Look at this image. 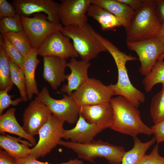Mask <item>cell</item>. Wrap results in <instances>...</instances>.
<instances>
[{
  "label": "cell",
  "instance_id": "836d02e7",
  "mask_svg": "<svg viewBox=\"0 0 164 164\" xmlns=\"http://www.w3.org/2000/svg\"><path fill=\"white\" fill-rule=\"evenodd\" d=\"M17 14L12 4L6 0H0V19L4 17L14 16Z\"/></svg>",
  "mask_w": 164,
  "mask_h": 164
},
{
  "label": "cell",
  "instance_id": "8992f818",
  "mask_svg": "<svg viewBox=\"0 0 164 164\" xmlns=\"http://www.w3.org/2000/svg\"><path fill=\"white\" fill-rule=\"evenodd\" d=\"M65 122L52 114L47 122L39 130V140L31 149L28 157L38 159L43 157L54 148L62 138Z\"/></svg>",
  "mask_w": 164,
  "mask_h": 164
},
{
  "label": "cell",
  "instance_id": "1f68e13d",
  "mask_svg": "<svg viewBox=\"0 0 164 164\" xmlns=\"http://www.w3.org/2000/svg\"><path fill=\"white\" fill-rule=\"evenodd\" d=\"M11 89L9 88L0 91V115L2 114L4 111L11 105L16 106L23 101L21 98L12 100L11 96L8 92Z\"/></svg>",
  "mask_w": 164,
  "mask_h": 164
},
{
  "label": "cell",
  "instance_id": "9a60e30c",
  "mask_svg": "<svg viewBox=\"0 0 164 164\" xmlns=\"http://www.w3.org/2000/svg\"><path fill=\"white\" fill-rule=\"evenodd\" d=\"M80 115L102 130L110 128L113 119V110L110 103L81 106Z\"/></svg>",
  "mask_w": 164,
  "mask_h": 164
},
{
  "label": "cell",
  "instance_id": "4316f807",
  "mask_svg": "<svg viewBox=\"0 0 164 164\" xmlns=\"http://www.w3.org/2000/svg\"><path fill=\"white\" fill-rule=\"evenodd\" d=\"M14 85L11 79L9 57L2 47L0 46V90L9 88Z\"/></svg>",
  "mask_w": 164,
  "mask_h": 164
},
{
  "label": "cell",
  "instance_id": "d6986e66",
  "mask_svg": "<svg viewBox=\"0 0 164 164\" xmlns=\"http://www.w3.org/2000/svg\"><path fill=\"white\" fill-rule=\"evenodd\" d=\"M37 48H33L32 51L25 57L23 65L26 79V92L28 99L32 100L34 95L39 93L35 78V71L40 62L37 58Z\"/></svg>",
  "mask_w": 164,
  "mask_h": 164
},
{
  "label": "cell",
  "instance_id": "83f0119b",
  "mask_svg": "<svg viewBox=\"0 0 164 164\" xmlns=\"http://www.w3.org/2000/svg\"><path fill=\"white\" fill-rule=\"evenodd\" d=\"M160 91L152 98L150 112L153 122L157 124L164 120V84Z\"/></svg>",
  "mask_w": 164,
  "mask_h": 164
},
{
  "label": "cell",
  "instance_id": "9c48e42d",
  "mask_svg": "<svg viewBox=\"0 0 164 164\" xmlns=\"http://www.w3.org/2000/svg\"><path fill=\"white\" fill-rule=\"evenodd\" d=\"M29 17L21 16L24 30L28 36L33 48H37L51 34L60 31L62 24L49 21L46 15L42 13Z\"/></svg>",
  "mask_w": 164,
  "mask_h": 164
},
{
  "label": "cell",
  "instance_id": "5b68a950",
  "mask_svg": "<svg viewBox=\"0 0 164 164\" xmlns=\"http://www.w3.org/2000/svg\"><path fill=\"white\" fill-rule=\"evenodd\" d=\"M87 23L80 25L63 27L60 32L71 39L74 48L82 60L89 62L101 53L108 52L92 34Z\"/></svg>",
  "mask_w": 164,
  "mask_h": 164
},
{
  "label": "cell",
  "instance_id": "3957f363",
  "mask_svg": "<svg viewBox=\"0 0 164 164\" xmlns=\"http://www.w3.org/2000/svg\"><path fill=\"white\" fill-rule=\"evenodd\" d=\"M156 13L155 2L148 0L134 16L125 29L126 42L141 41L156 37L161 26Z\"/></svg>",
  "mask_w": 164,
  "mask_h": 164
},
{
  "label": "cell",
  "instance_id": "b9f144b4",
  "mask_svg": "<svg viewBox=\"0 0 164 164\" xmlns=\"http://www.w3.org/2000/svg\"></svg>",
  "mask_w": 164,
  "mask_h": 164
},
{
  "label": "cell",
  "instance_id": "e575fe53",
  "mask_svg": "<svg viewBox=\"0 0 164 164\" xmlns=\"http://www.w3.org/2000/svg\"><path fill=\"white\" fill-rule=\"evenodd\" d=\"M16 160V164H83V162L82 160L76 159H71L66 162L59 164H52L48 162H41L38 161L36 159L29 157Z\"/></svg>",
  "mask_w": 164,
  "mask_h": 164
},
{
  "label": "cell",
  "instance_id": "7402d4cb",
  "mask_svg": "<svg viewBox=\"0 0 164 164\" xmlns=\"http://www.w3.org/2000/svg\"><path fill=\"white\" fill-rule=\"evenodd\" d=\"M33 146L29 142L23 141L5 134L0 135V147L16 160L28 158Z\"/></svg>",
  "mask_w": 164,
  "mask_h": 164
},
{
  "label": "cell",
  "instance_id": "484cf974",
  "mask_svg": "<svg viewBox=\"0 0 164 164\" xmlns=\"http://www.w3.org/2000/svg\"><path fill=\"white\" fill-rule=\"evenodd\" d=\"M2 35L11 42L24 57L28 56L33 48L28 36L24 30L18 32H9Z\"/></svg>",
  "mask_w": 164,
  "mask_h": 164
},
{
  "label": "cell",
  "instance_id": "d590c367",
  "mask_svg": "<svg viewBox=\"0 0 164 164\" xmlns=\"http://www.w3.org/2000/svg\"><path fill=\"white\" fill-rule=\"evenodd\" d=\"M152 134L158 144L164 141V120L155 124L151 127Z\"/></svg>",
  "mask_w": 164,
  "mask_h": 164
},
{
  "label": "cell",
  "instance_id": "44dd1931",
  "mask_svg": "<svg viewBox=\"0 0 164 164\" xmlns=\"http://www.w3.org/2000/svg\"><path fill=\"white\" fill-rule=\"evenodd\" d=\"M16 109L11 108L0 115V132L1 134L8 133L24 138L33 146L36 144L34 136L26 133L18 122L15 115Z\"/></svg>",
  "mask_w": 164,
  "mask_h": 164
},
{
  "label": "cell",
  "instance_id": "5bb4252c",
  "mask_svg": "<svg viewBox=\"0 0 164 164\" xmlns=\"http://www.w3.org/2000/svg\"><path fill=\"white\" fill-rule=\"evenodd\" d=\"M52 113L41 101L35 99L25 110L22 127L28 134L34 136L49 119Z\"/></svg>",
  "mask_w": 164,
  "mask_h": 164
},
{
  "label": "cell",
  "instance_id": "2e32d148",
  "mask_svg": "<svg viewBox=\"0 0 164 164\" xmlns=\"http://www.w3.org/2000/svg\"><path fill=\"white\" fill-rule=\"evenodd\" d=\"M43 78L51 88L57 90L66 80L65 73L67 67L66 60L54 56L43 57Z\"/></svg>",
  "mask_w": 164,
  "mask_h": 164
},
{
  "label": "cell",
  "instance_id": "f35d334b",
  "mask_svg": "<svg viewBox=\"0 0 164 164\" xmlns=\"http://www.w3.org/2000/svg\"><path fill=\"white\" fill-rule=\"evenodd\" d=\"M156 14L161 23L164 22V0H155Z\"/></svg>",
  "mask_w": 164,
  "mask_h": 164
},
{
  "label": "cell",
  "instance_id": "7a4b0ae2",
  "mask_svg": "<svg viewBox=\"0 0 164 164\" xmlns=\"http://www.w3.org/2000/svg\"><path fill=\"white\" fill-rule=\"evenodd\" d=\"M104 47L112 56L118 70L117 83L110 85L115 95L126 98L138 108L141 104L145 101V96L142 91L135 87L131 83L126 66L128 61L136 60V58L121 51L111 42H107Z\"/></svg>",
  "mask_w": 164,
  "mask_h": 164
},
{
  "label": "cell",
  "instance_id": "f1b7e54d",
  "mask_svg": "<svg viewBox=\"0 0 164 164\" xmlns=\"http://www.w3.org/2000/svg\"><path fill=\"white\" fill-rule=\"evenodd\" d=\"M9 62L12 81L19 90L20 97L23 101H26L28 98L26 94V79L24 71L9 58Z\"/></svg>",
  "mask_w": 164,
  "mask_h": 164
},
{
  "label": "cell",
  "instance_id": "ac0fdd59",
  "mask_svg": "<svg viewBox=\"0 0 164 164\" xmlns=\"http://www.w3.org/2000/svg\"><path fill=\"white\" fill-rule=\"evenodd\" d=\"M103 130L97 125L87 122L79 115L75 127L64 129L62 138L80 144H86L94 140V138Z\"/></svg>",
  "mask_w": 164,
  "mask_h": 164
},
{
  "label": "cell",
  "instance_id": "7c38bea8",
  "mask_svg": "<svg viewBox=\"0 0 164 164\" xmlns=\"http://www.w3.org/2000/svg\"><path fill=\"white\" fill-rule=\"evenodd\" d=\"M59 17L61 23L65 26L80 25L87 23L86 15L91 4V0H61Z\"/></svg>",
  "mask_w": 164,
  "mask_h": 164
},
{
  "label": "cell",
  "instance_id": "d6a6232c",
  "mask_svg": "<svg viewBox=\"0 0 164 164\" xmlns=\"http://www.w3.org/2000/svg\"><path fill=\"white\" fill-rule=\"evenodd\" d=\"M159 149L158 145L155 146L151 153L145 154L138 164H164V157L159 155Z\"/></svg>",
  "mask_w": 164,
  "mask_h": 164
},
{
  "label": "cell",
  "instance_id": "4dcf8cb0",
  "mask_svg": "<svg viewBox=\"0 0 164 164\" xmlns=\"http://www.w3.org/2000/svg\"><path fill=\"white\" fill-rule=\"evenodd\" d=\"M24 30L21 15L18 13L13 17L3 18L0 20V32L3 35L9 32H18Z\"/></svg>",
  "mask_w": 164,
  "mask_h": 164
},
{
  "label": "cell",
  "instance_id": "8d00e7d4",
  "mask_svg": "<svg viewBox=\"0 0 164 164\" xmlns=\"http://www.w3.org/2000/svg\"><path fill=\"white\" fill-rule=\"evenodd\" d=\"M120 2L128 5L134 11H137L142 8L148 0H118Z\"/></svg>",
  "mask_w": 164,
  "mask_h": 164
},
{
  "label": "cell",
  "instance_id": "52a82bcc",
  "mask_svg": "<svg viewBox=\"0 0 164 164\" xmlns=\"http://www.w3.org/2000/svg\"><path fill=\"white\" fill-rule=\"evenodd\" d=\"M35 99L43 103L52 114L64 122L73 124L78 119L80 107L71 95L63 94L62 98L56 99L50 95L48 88L44 87Z\"/></svg>",
  "mask_w": 164,
  "mask_h": 164
},
{
  "label": "cell",
  "instance_id": "277c9868",
  "mask_svg": "<svg viewBox=\"0 0 164 164\" xmlns=\"http://www.w3.org/2000/svg\"><path fill=\"white\" fill-rule=\"evenodd\" d=\"M59 145L71 149L79 158L95 163L96 158H104L109 164H121L125 151L121 146L111 144L101 140H93L86 144H80L71 141H60Z\"/></svg>",
  "mask_w": 164,
  "mask_h": 164
},
{
  "label": "cell",
  "instance_id": "8fae6325",
  "mask_svg": "<svg viewBox=\"0 0 164 164\" xmlns=\"http://www.w3.org/2000/svg\"><path fill=\"white\" fill-rule=\"evenodd\" d=\"M37 50L38 55L43 57L54 56L66 60L78 56L70 39L60 31L49 35Z\"/></svg>",
  "mask_w": 164,
  "mask_h": 164
},
{
  "label": "cell",
  "instance_id": "603a6c76",
  "mask_svg": "<svg viewBox=\"0 0 164 164\" xmlns=\"http://www.w3.org/2000/svg\"><path fill=\"white\" fill-rule=\"evenodd\" d=\"M87 14L99 23L103 31L122 26L121 22L116 16L98 5L91 4L88 9Z\"/></svg>",
  "mask_w": 164,
  "mask_h": 164
},
{
  "label": "cell",
  "instance_id": "ab89813d",
  "mask_svg": "<svg viewBox=\"0 0 164 164\" xmlns=\"http://www.w3.org/2000/svg\"><path fill=\"white\" fill-rule=\"evenodd\" d=\"M156 37H157L164 45V22L162 23Z\"/></svg>",
  "mask_w": 164,
  "mask_h": 164
},
{
  "label": "cell",
  "instance_id": "e0dca14e",
  "mask_svg": "<svg viewBox=\"0 0 164 164\" xmlns=\"http://www.w3.org/2000/svg\"><path fill=\"white\" fill-rule=\"evenodd\" d=\"M90 66L89 62L82 60L78 61L75 58H71L67 63V67L70 69L71 73L66 75L67 83L62 86L61 92L71 95L89 78L88 70Z\"/></svg>",
  "mask_w": 164,
  "mask_h": 164
},
{
  "label": "cell",
  "instance_id": "60d3db41",
  "mask_svg": "<svg viewBox=\"0 0 164 164\" xmlns=\"http://www.w3.org/2000/svg\"><path fill=\"white\" fill-rule=\"evenodd\" d=\"M164 58V53L162 54L158 59V60H163Z\"/></svg>",
  "mask_w": 164,
  "mask_h": 164
},
{
  "label": "cell",
  "instance_id": "d4e9b609",
  "mask_svg": "<svg viewBox=\"0 0 164 164\" xmlns=\"http://www.w3.org/2000/svg\"><path fill=\"white\" fill-rule=\"evenodd\" d=\"M164 84V61L157 60L150 72L145 76L142 81L147 93L152 91L155 85Z\"/></svg>",
  "mask_w": 164,
  "mask_h": 164
},
{
  "label": "cell",
  "instance_id": "cb8c5ba5",
  "mask_svg": "<svg viewBox=\"0 0 164 164\" xmlns=\"http://www.w3.org/2000/svg\"><path fill=\"white\" fill-rule=\"evenodd\" d=\"M133 146L125 152L121 164H138L147 150L156 141L154 137L145 142H142L137 136L133 137Z\"/></svg>",
  "mask_w": 164,
  "mask_h": 164
},
{
  "label": "cell",
  "instance_id": "f546056e",
  "mask_svg": "<svg viewBox=\"0 0 164 164\" xmlns=\"http://www.w3.org/2000/svg\"><path fill=\"white\" fill-rule=\"evenodd\" d=\"M0 46L2 47L11 60L23 70L25 57L8 39L1 34L0 36Z\"/></svg>",
  "mask_w": 164,
  "mask_h": 164
},
{
  "label": "cell",
  "instance_id": "ffe728a7",
  "mask_svg": "<svg viewBox=\"0 0 164 164\" xmlns=\"http://www.w3.org/2000/svg\"><path fill=\"white\" fill-rule=\"evenodd\" d=\"M92 4L98 5L116 16L126 29L133 19L135 11L118 0H91Z\"/></svg>",
  "mask_w": 164,
  "mask_h": 164
},
{
  "label": "cell",
  "instance_id": "ba28073f",
  "mask_svg": "<svg viewBox=\"0 0 164 164\" xmlns=\"http://www.w3.org/2000/svg\"><path fill=\"white\" fill-rule=\"evenodd\" d=\"M114 93L110 85L100 80L89 78L71 96L80 107L110 103Z\"/></svg>",
  "mask_w": 164,
  "mask_h": 164
},
{
  "label": "cell",
  "instance_id": "4fadbf2b",
  "mask_svg": "<svg viewBox=\"0 0 164 164\" xmlns=\"http://www.w3.org/2000/svg\"><path fill=\"white\" fill-rule=\"evenodd\" d=\"M59 4L52 0H13L12 4L21 16L29 17L32 14L43 12L49 21L55 23H60Z\"/></svg>",
  "mask_w": 164,
  "mask_h": 164
},
{
  "label": "cell",
  "instance_id": "30bf717a",
  "mask_svg": "<svg viewBox=\"0 0 164 164\" xmlns=\"http://www.w3.org/2000/svg\"><path fill=\"white\" fill-rule=\"evenodd\" d=\"M126 45L138 56L141 63L139 71L144 76L150 72L158 58L164 53V45L156 37L126 42Z\"/></svg>",
  "mask_w": 164,
  "mask_h": 164
},
{
  "label": "cell",
  "instance_id": "74e56055",
  "mask_svg": "<svg viewBox=\"0 0 164 164\" xmlns=\"http://www.w3.org/2000/svg\"><path fill=\"white\" fill-rule=\"evenodd\" d=\"M16 159L4 150H0V164H16Z\"/></svg>",
  "mask_w": 164,
  "mask_h": 164
},
{
  "label": "cell",
  "instance_id": "6da1fadb",
  "mask_svg": "<svg viewBox=\"0 0 164 164\" xmlns=\"http://www.w3.org/2000/svg\"><path fill=\"white\" fill-rule=\"evenodd\" d=\"M110 103L113 112L110 128L133 138L140 134L149 136L152 134L151 128L142 120L137 108L128 99L118 96L112 97Z\"/></svg>",
  "mask_w": 164,
  "mask_h": 164
}]
</instances>
